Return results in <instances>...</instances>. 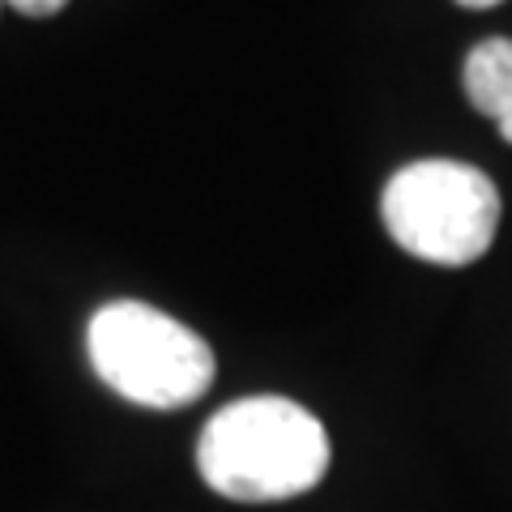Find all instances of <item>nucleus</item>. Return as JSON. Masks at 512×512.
<instances>
[{"mask_svg":"<svg viewBox=\"0 0 512 512\" xmlns=\"http://www.w3.org/2000/svg\"><path fill=\"white\" fill-rule=\"evenodd\" d=\"M466 99L495 120L500 137L512 146V39H483L461 69Z\"/></svg>","mask_w":512,"mask_h":512,"instance_id":"20e7f679","label":"nucleus"},{"mask_svg":"<svg viewBox=\"0 0 512 512\" xmlns=\"http://www.w3.org/2000/svg\"><path fill=\"white\" fill-rule=\"evenodd\" d=\"M457 5H461V9H495L500 0H457Z\"/></svg>","mask_w":512,"mask_h":512,"instance_id":"423d86ee","label":"nucleus"},{"mask_svg":"<svg viewBox=\"0 0 512 512\" xmlns=\"http://www.w3.org/2000/svg\"><path fill=\"white\" fill-rule=\"evenodd\" d=\"M205 487L235 504H282L329 474L325 423L291 397H239L197 440Z\"/></svg>","mask_w":512,"mask_h":512,"instance_id":"f257e3e1","label":"nucleus"},{"mask_svg":"<svg viewBox=\"0 0 512 512\" xmlns=\"http://www.w3.org/2000/svg\"><path fill=\"white\" fill-rule=\"evenodd\" d=\"M86 355L111 393L146 410H184L214 384L210 342L141 299H111L90 316Z\"/></svg>","mask_w":512,"mask_h":512,"instance_id":"f03ea898","label":"nucleus"},{"mask_svg":"<svg viewBox=\"0 0 512 512\" xmlns=\"http://www.w3.org/2000/svg\"><path fill=\"white\" fill-rule=\"evenodd\" d=\"M380 218L393 244L427 265H470L500 231V192L491 175L457 158H419L380 192Z\"/></svg>","mask_w":512,"mask_h":512,"instance_id":"7ed1b4c3","label":"nucleus"},{"mask_svg":"<svg viewBox=\"0 0 512 512\" xmlns=\"http://www.w3.org/2000/svg\"><path fill=\"white\" fill-rule=\"evenodd\" d=\"M9 9H18L22 18H52V13H60L69 0H5Z\"/></svg>","mask_w":512,"mask_h":512,"instance_id":"39448f33","label":"nucleus"}]
</instances>
